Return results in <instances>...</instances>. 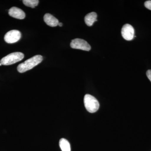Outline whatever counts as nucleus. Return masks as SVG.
I'll return each mask as SVG.
<instances>
[{"label": "nucleus", "mask_w": 151, "mask_h": 151, "mask_svg": "<svg viewBox=\"0 0 151 151\" xmlns=\"http://www.w3.org/2000/svg\"><path fill=\"white\" fill-rule=\"evenodd\" d=\"M22 1L27 6L34 8L38 5L39 1L38 0H24Z\"/></svg>", "instance_id": "nucleus-11"}, {"label": "nucleus", "mask_w": 151, "mask_h": 151, "mask_svg": "<svg viewBox=\"0 0 151 151\" xmlns=\"http://www.w3.org/2000/svg\"><path fill=\"white\" fill-rule=\"evenodd\" d=\"M21 37V33L17 30H12L6 34L4 40L8 43H15Z\"/></svg>", "instance_id": "nucleus-5"}, {"label": "nucleus", "mask_w": 151, "mask_h": 151, "mask_svg": "<svg viewBox=\"0 0 151 151\" xmlns=\"http://www.w3.org/2000/svg\"><path fill=\"white\" fill-rule=\"evenodd\" d=\"M134 29L131 25L126 24L123 26L122 29V37L126 40H132L134 37Z\"/></svg>", "instance_id": "nucleus-6"}, {"label": "nucleus", "mask_w": 151, "mask_h": 151, "mask_svg": "<svg viewBox=\"0 0 151 151\" xmlns=\"http://www.w3.org/2000/svg\"><path fill=\"white\" fill-rule=\"evenodd\" d=\"M59 146L62 151H70V143L66 139L62 138L59 141Z\"/></svg>", "instance_id": "nucleus-10"}, {"label": "nucleus", "mask_w": 151, "mask_h": 151, "mask_svg": "<svg viewBox=\"0 0 151 151\" xmlns=\"http://www.w3.org/2000/svg\"><path fill=\"white\" fill-rule=\"evenodd\" d=\"M84 102L86 110L89 113H95L99 109L100 104L98 100L90 94H86L84 96Z\"/></svg>", "instance_id": "nucleus-2"}, {"label": "nucleus", "mask_w": 151, "mask_h": 151, "mask_svg": "<svg viewBox=\"0 0 151 151\" xmlns=\"http://www.w3.org/2000/svg\"><path fill=\"white\" fill-rule=\"evenodd\" d=\"M97 14L92 12L86 15L84 18L85 23L88 26H92L94 22L97 21Z\"/></svg>", "instance_id": "nucleus-9"}, {"label": "nucleus", "mask_w": 151, "mask_h": 151, "mask_svg": "<svg viewBox=\"0 0 151 151\" xmlns=\"http://www.w3.org/2000/svg\"><path fill=\"white\" fill-rule=\"evenodd\" d=\"M24 58V55L21 52H14L8 55L0 60L3 65H10L21 61Z\"/></svg>", "instance_id": "nucleus-3"}, {"label": "nucleus", "mask_w": 151, "mask_h": 151, "mask_svg": "<svg viewBox=\"0 0 151 151\" xmlns=\"http://www.w3.org/2000/svg\"><path fill=\"white\" fill-rule=\"evenodd\" d=\"M58 25H59V27H62L63 26V24L62 23L60 22L58 23Z\"/></svg>", "instance_id": "nucleus-14"}, {"label": "nucleus", "mask_w": 151, "mask_h": 151, "mask_svg": "<svg viewBox=\"0 0 151 151\" xmlns=\"http://www.w3.org/2000/svg\"><path fill=\"white\" fill-rule=\"evenodd\" d=\"M44 20L47 25L55 27L58 25L59 21L56 18L51 14H46L44 16Z\"/></svg>", "instance_id": "nucleus-8"}, {"label": "nucleus", "mask_w": 151, "mask_h": 151, "mask_svg": "<svg viewBox=\"0 0 151 151\" xmlns=\"http://www.w3.org/2000/svg\"><path fill=\"white\" fill-rule=\"evenodd\" d=\"M70 46L72 48L87 51H89L91 49V46L86 41L79 38H76L72 40Z\"/></svg>", "instance_id": "nucleus-4"}, {"label": "nucleus", "mask_w": 151, "mask_h": 151, "mask_svg": "<svg viewBox=\"0 0 151 151\" xmlns=\"http://www.w3.org/2000/svg\"><path fill=\"white\" fill-rule=\"evenodd\" d=\"M147 77L149 78V80L151 81V70H148L147 71Z\"/></svg>", "instance_id": "nucleus-13"}, {"label": "nucleus", "mask_w": 151, "mask_h": 151, "mask_svg": "<svg viewBox=\"0 0 151 151\" xmlns=\"http://www.w3.org/2000/svg\"><path fill=\"white\" fill-rule=\"evenodd\" d=\"M2 65V64H1V63H0V66H1V65Z\"/></svg>", "instance_id": "nucleus-15"}, {"label": "nucleus", "mask_w": 151, "mask_h": 151, "mask_svg": "<svg viewBox=\"0 0 151 151\" xmlns=\"http://www.w3.org/2000/svg\"><path fill=\"white\" fill-rule=\"evenodd\" d=\"M9 14L14 18L23 19L25 17V14L21 9L16 7H13L9 11Z\"/></svg>", "instance_id": "nucleus-7"}, {"label": "nucleus", "mask_w": 151, "mask_h": 151, "mask_svg": "<svg viewBox=\"0 0 151 151\" xmlns=\"http://www.w3.org/2000/svg\"><path fill=\"white\" fill-rule=\"evenodd\" d=\"M145 6L147 9L151 10V1H146L145 3Z\"/></svg>", "instance_id": "nucleus-12"}, {"label": "nucleus", "mask_w": 151, "mask_h": 151, "mask_svg": "<svg viewBox=\"0 0 151 151\" xmlns=\"http://www.w3.org/2000/svg\"><path fill=\"white\" fill-rule=\"evenodd\" d=\"M43 60V57L41 55H36L31 58L20 63L17 68L19 73H24L27 70H31L34 67L40 63Z\"/></svg>", "instance_id": "nucleus-1"}]
</instances>
